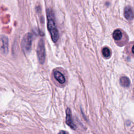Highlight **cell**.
Listing matches in <instances>:
<instances>
[{"label":"cell","mask_w":134,"mask_h":134,"mask_svg":"<svg viewBox=\"0 0 134 134\" xmlns=\"http://www.w3.org/2000/svg\"><path fill=\"white\" fill-rule=\"evenodd\" d=\"M47 27L51 35V39L53 42H56L59 39V32L55 23V18L53 11L48 8L47 10Z\"/></svg>","instance_id":"6da1fadb"},{"label":"cell","mask_w":134,"mask_h":134,"mask_svg":"<svg viewBox=\"0 0 134 134\" xmlns=\"http://www.w3.org/2000/svg\"><path fill=\"white\" fill-rule=\"evenodd\" d=\"M32 38L33 35L31 33H27L24 36L21 41V47L24 53H28L31 50Z\"/></svg>","instance_id":"7a4b0ae2"},{"label":"cell","mask_w":134,"mask_h":134,"mask_svg":"<svg viewBox=\"0 0 134 134\" xmlns=\"http://www.w3.org/2000/svg\"><path fill=\"white\" fill-rule=\"evenodd\" d=\"M37 53L39 62L40 63L43 64L45 61L46 58V51L43 39H41L38 42L37 48Z\"/></svg>","instance_id":"3957f363"},{"label":"cell","mask_w":134,"mask_h":134,"mask_svg":"<svg viewBox=\"0 0 134 134\" xmlns=\"http://www.w3.org/2000/svg\"><path fill=\"white\" fill-rule=\"evenodd\" d=\"M66 124L72 129L75 130L76 128V126L73 122L72 118V114L71 111L69 108H68L66 110Z\"/></svg>","instance_id":"277c9868"},{"label":"cell","mask_w":134,"mask_h":134,"mask_svg":"<svg viewBox=\"0 0 134 134\" xmlns=\"http://www.w3.org/2000/svg\"><path fill=\"white\" fill-rule=\"evenodd\" d=\"M2 46L1 47V49L3 53L7 54L8 51V40L7 37L3 36L1 38Z\"/></svg>","instance_id":"5b68a950"},{"label":"cell","mask_w":134,"mask_h":134,"mask_svg":"<svg viewBox=\"0 0 134 134\" xmlns=\"http://www.w3.org/2000/svg\"><path fill=\"white\" fill-rule=\"evenodd\" d=\"M124 16L128 20H131L133 18V11L129 6H126L124 9Z\"/></svg>","instance_id":"8992f818"},{"label":"cell","mask_w":134,"mask_h":134,"mask_svg":"<svg viewBox=\"0 0 134 134\" xmlns=\"http://www.w3.org/2000/svg\"><path fill=\"white\" fill-rule=\"evenodd\" d=\"M53 76L55 79L60 84H63L65 82V79L63 74L58 71H55L53 72Z\"/></svg>","instance_id":"52a82bcc"},{"label":"cell","mask_w":134,"mask_h":134,"mask_svg":"<svg viewBox=\"0 0 134 134\" xmlns=\"http://www.w3.org/2000/svg\"><path fill=\"white\" fill-rule=\"evenodd\" d=\"M130 82L129 79L126 76H122L120 79V84L124 87H128L130 85Z\"/></svg>","instance_id":"ba28073f"},{"label":"cell","mask_w":134,"mask_h":134,"mask_svg":"<svg viewBox=\"0 0 134 134\" xmlns=\"http://www.w3.org/2000/svg\"><path fill=\"white\" fill-rule=\"evenodd\" d=\"M122 32L119 29H116L114 30L113 33V37L115 40H119L122 38Z\"/></svg>","instance_id":"9c48e42d"},{"label":"cell","mask_w":134,"mask_h":134,"mask_svg":"<svg viewBox=\"0 0 134 134\" xmlns=\"http://www.w3.org/2000/svg\"><path fill=\"white\" fill-rule=\"evenodd\" d=\"M102 54L105 58H108L110 55V50L107 48L105 47L102 49Z\"/></svg>","instance_id":"30bf717a"},{"label":"cell","mask_w":134,"mask_h":134,"mask_svg":"<svg viewBox=\"0 0 134 134\" xmlns=\"http://www.w3.org/2000/svg\"><path fill=\"white\" fill-rule=\"evenodd\" d=\"M58 134H69L67 131H64V130H61L60 131Z\"/></svg>","instance_id":"8fae6325"}]
</instances>
